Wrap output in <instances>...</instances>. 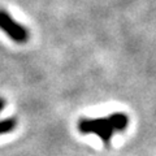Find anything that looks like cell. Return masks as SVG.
<instances>
[{"label":"cell","instance_id":"obj_1","mask_svg":"<svg viewBox=\"0 0 156 156\" xmlns=\"http://www.w3.org/2000/svg\"><path fill=\"white\" fill-rule=\"evenodd\" d=\"M129 126V116L124 112H113L107 117L87 119L83 117L78 121L77 128L81 134H94L99 136L107 147L111 144L115 134L125 131Z\"/></svg>","mask_w":156,"mask_h":156},{"label":"cell","instance_id":"obj_2","mask_svg":"<svg viewBox=\"0 0 156 156\" xmlns=\"http://www.w3.org/2000/svg\"><path fill=\"white\" fill-rule=\"evenodd\" d=\"M0 29L16 43H26L29 41L27 29L14 21V18L5 11H0Z\"/></svg>","mask_w":156,"mask_h":156},{"label":"cell","instance_id":"obj_3","mask_svg":"<svg viewBox=\"0 0 156 156\" xmlns=\"http://www.w3.org/2000/svg\"><path fill=\"white\" fill-rule=\"evenodd\" d=\"M5 107V100L0 96V113L4 109ZM17 126V120L14 117H11V119H5V120H0V135L3 134H7V133H11L16 129Z\"/></svg>","mask_w":156,"mask_h":156}]
</instances>
